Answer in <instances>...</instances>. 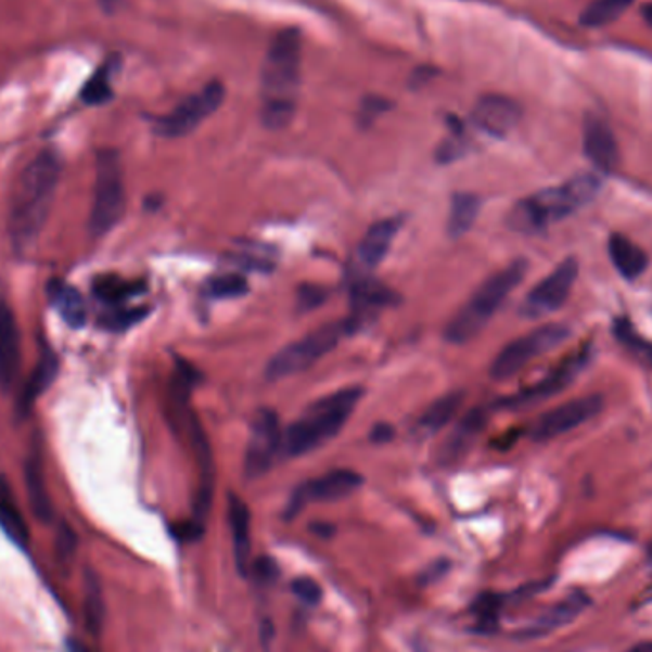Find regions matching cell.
Listing matches in <instances>:
<instances>
[{
  "mask_svg": "<svg viewBox=\"0 0 652 652\" xmlns=\"http://www.w3.org/2000/svg\"><path fill=\"white\" fill-rule=\"evenodd\" d=\"M60 174L62 161L52 150L40 151L25 166L10 205L9 231L16 251H27L39 239L52 210Z\"/></svg>",
  "mask_w": 652,
  "mask_h": 652,
  "instance_id": "obj_1",
  "label": "cell"
},
{
  "mask_svg": "<svg viewBox=\"0 0 652 652\" xmlns=\"http://www.w3.org/2000/svg\"><path fill=\"white\" fill-rule=\"evenodd\" d=\"M302 77V39L296 29H284L271 40L261 69V123L283 130L296 113Z\"/></svg>",
  "mask_w": 652,
  "mask_h": 652,
  "instance_id": "obj_2",
  "label": "cell"
},
{
  "mask_svg": "<svg viewBox=\"0 0 652 652\" xmlns=\"http://www.w3.org/2000/svg\"><path fill=\"white\" fill-rule=\"evenodd\" d=\"M599 188L601 181L598 176L581 174L559 188L542 189L515 203L508 216V223L513 231L533 235L588 205L598 195Z\"/></svg>",
  "mask_w": 652,
  "mask_h": 652,
  "instance_id": "obj_3",
  "label": "cell"
},
{
  "mask_svg": "<svg viewBox=\"0 0 652 652\" xmlns=\"http://www.w3.org/2000/svg\"><path fill=\"white\" fill-rule=\"evenodd\" d=\"M361 397V387H347L311 402L302 418L283 433L281 455L304 456L334 439Z\"/></svg>",
  "mask_w": 652,
  "mask_h": 652,
  "instance_id": "obj_4",
  "label": "cell"
},
{
  "mask_svg": "<svg viewBox=\"0 0 652 652\" xmlns=\"http://www.w3.org/2000/svg\"><path fill=\"white\" fill-rule=\"evenodd\" d=\"M527 269L525 259H515L508 268L488 277L487 281L473 292L472 298L448 321L445 338L456 346L472 342L487 327L511 292L517 289L523 277L527 276Z\"/></svg>",
  "mask_w": 652,
  "mask_h": 652,
  "instance_id": "obj_5",
  "label": "cell"
},
{
  "mask_svg": "<svg viewBox=\"0 0 652 652\" xmlns=\"http://www.w3.org/2000/svg\"><path fill=\"white\" fill-rule=\"evenodd\" d=\"M351 331L354 327L349 319L322 324L321 329L309 332L304 338L292 342L279 354L273 355L266 367V378L277 382L306 372L309 367H314L315 362L321 361L324 355L331 354L332 349L338 346L340 340Z\"/></svg>",
  "mask_w": 652,
  "mask_h": 652,
  "instance_id": "obj_6",
  "label": "cell"
},
{
  "mask_svg": "<svg viewBox=\"0 0 652 652\" xmlns=\"http://www.w3.org/2000/svg\"><path fill=\"white\" fill-rule=\"evenodd\" d=\"M126 208L125 176L115 150H103L95 161L94 205L90 213V231L103 236L123 220Z\"/></svg>",
  "mask_w": 652,
  "mask_h": 652,
  "instance_id": "obj_7",
  "label": "cell"
},
{
  "mask_svg": "<svg viewBox=\"0 0 652 652\" xmlns=\"http://www.w3.org/2000/svg\"><path fill=\"white\" fill-rule=\"evenodd\" d=\"M568 329L563 324H546L536 331L528 332L521 338L513 340L496 355L490 367V376L495 380H508L525 369L528 362L535 361L540 355L561 346L568 338Z\"/></svg>",
  "mask_w": 652,
  "mask_h": 652,
  "instance_id": "obj_8",
  "label": "cell"
},
{
  "mask_svg": "<svg viewBox=\"0 0 652 652\" xmlns=\"http://www.w3.org/2000/svg\"><path fill=\"white\" fill-rule=\"evenodd\" d=\"M226 98V88L218 80L206 85L197 94L189 95L188 100L170 111L165 117L157 118L155 132L163 138H181L197 128L214 111L220 110Z\"/></svg>",
  "mask_w": 652,
  "mask_h": 652,
  "instance_id": "obj_9",
  "label": "cell"
},
{
  "mask_svg": "<svg viewBox=\"0 0 652 652\" xmlns=\"http://www.w3.org/2000/svg\"><path fill=\"white\" fill-rule=\"evenodd\" d=\"M283 448V432L279 417L271 409H259L252 420L251 440L244 456L246 480H259L276 464Z\"/></svg>",
  "mask_w": 652,
  "mask_h": 652,
  "instance_id": "obj_10",
  "label": "cell"
},
{
  "mask_svg": "<svg viewBox=\"0 0 652 652\" xmlns=\"http://www.w3.org/2000/svg\"><path fill=\"white\" fill-rule=\"evenodd\" d=\"M576 277L578 261L574 258L563 259L550 276L544 277L542 281L528 292L521 306V315L527 319H540L546 315L555 314L573 291Z\"/></svg>",
  "mask_w": 652,
  "mask_h": 652,
  "instance_id": "obj_11",
  "label": "cell"
},
{
  "mask_svg": "<svg viewBox=\"0 0 652 652\" xmlns=\"http://www.w3.org/2000/svg\"><path fill=\"white\" fill-rule=\"evenodd\" d=\"M590 346L580 347L574 354L568 355L565 361L559 365L558 369L550 372V376L544 378L538 384L530 385L527 389L519 392V394L506 397L498 402V407L502 409H525L536 402L546 401L553 395L561 394L566 385L573 382L574 378L580 374L581 369L590 361Z\"/></svg>",
  "mask_w": 652,
  "mask_h": 652,
  "instance_id": "obj_12",
  "label": "cell"
},
{
  "mask_svg": "<svg viewBox=\"0 0 652 652\" xmlns=\"http://www.w3.org/2000/svg\"><path fill=\"white\" fill-rule=\"evenodd\" d=\"M601 409H603L601 395H586L565 405H559L536 420L530 437L535 440L555 439L559 435H565L573 432L574 427L590 422L591 418L598 417Z\"/></svg>",
  "mask_w": 652,
  "mask_h": 652,
  "instance_id": "obj_13",
  "label": "cell"
},
{
  "mask_svg": "<svg viewBox=\"0 0 652 652\" xmlns=\"http://www.w3.org/2000/svg\"><path fill=\"white\" fill-rule=\"evenodd\" d=\"M362 485V477L354 470H334L314 481H307L292 496L286 517L298 515L309 502H338L354 495Z\"/></svg>",
  "mask_w": 652,
  "mask_h": 652,
  "instance_id": "obj_14",
  "label": "cell"
},
{
  "mask_svg": "<svg viewBox=\"0 0 652 652\" xmlns=\"http://www.w3.org/2000/svg\"><path fill=\"white\" fill-rule=\"evenodd\" d=\"M16 315L0 294V387L9 392L22 365V344Z\"/></svg>",
  "mask_w": 652,
  "mask_h": 652,
  "instance_id": "obj_15",
  "label": "cell"
},
{
  "mask_svg": "<svg viewBox=\"0 0 652 652\" xmlns=\"http://www.w3.org/2000/svg\"><path fill=\"white\" fill-rule=\"evenodd\" d=\"M472 118L483 132L502 138L517 126L521 107L506 95H483L473 110Z\"/></svg>",
  "mask_w": 652,
  "mask_h": 652,
  "instance_id": "obj_16",
  "label": "cell"
},
{
  "mask_svg": "<svg viewBox=\"0 0 652 652\" xmlns=\"http://www.w3.org/2000/svg\"><path fill=\"white\" fill-rule=\"evenodd\" d=\"M584 153L593 166L603 172H611L621 161L618 143L611 126L598 115H588L584 123Z\"/></svg>",
  "mask_w": 652,
  "mask_h": 652,
  "instance_id": "obj_17",
  "label": "cell"
},
{
  "mask_svg": "<svg viewBox=\"0 0 652 652\" xmlns=\"http://www.w3.org/2000/svg\"><path fill=\"white\" fill-rule=\"evenodd\" d=\"M25 487H27V496H29V502H31L33 513L40 521H50L54 510H52V500L48 495L44 460H42L39 435L33 440L31 452L25 460Z\"/></svg>",
  "mask_w": 652,
  "mask_h": 652,
  "instance_id": "obj_18",
  "label": "cell"
},
{
  "mask_svg": "<svg viewBox=\"0 0 652 652\" xmlns=\"http://www.w3.org/2000/svg\"><path fill=\"white\" fill-rule=\"evenodd\" d=\"M229 527L233 536V555H235L236 571L241 576L251 574V511L246 503L235 495H229Z\"/></svg>",
  "mask_w": 652,
  "mask_h": 652,
  "instance_id": "obj_19",
  "label": "cell"
},
{
  "mask_svg": "<svg viewBox=\"0 0 652 652\" xmlns=\"http://www.w3.org/2000/svg\"><path fill=\"white\" fill-rule=\"evenodd\" d=\"M399 228H401V221L395 220V218H385V220L370 226L357 248V258L365 268H376L378 264L387 256Z\"/></svg>",
  "mask_w": 652,
  "mask_h": 652,
  "instance_id": "obj_20",
  "label": "cell"
},
{
  "mask_svg": "<svg viewBox=\"0 0 652 652\" xmlns=\"http://www.w3.org/2000/svg\"><path fill=\"white\" fill-rule=\"evenodd\" d=\"M487 425V412L483 409H473L465 414L460 424L456 425L455 432L450 433L443 447H440V462L450 464L456 462L458 458H462L465 450L472 447L473 439L483 432V427Z\"/></svg>",
  "mask_w": 652,
  "mask_h": 652,
  "instance_id": "obj_21",
  "label": "cell"
},
{
  "mask_svg": "<svg viewBox=\"0 0 652 652\" xmlns=\"http://www.w3.org/2000/svg\"><path fill=\"white\" fill-rule=\"evenodd\" d=\"M399 294L392 291L389 286L378 283V281H355L354 289H351V304H354V319H349V322L357 327V322L361 319L362 315L372 314L378 309H384V307L395 306L399 302Z\"/></svg>",
  "mask_w": 652,
  "mask_h": 652,
  "instance_id": "obj_22",
  "label": "cell"
},
{
  "mask_svg": "<svg viewBox=\"0 0 652 652\" xmlns=\"http://www.w3.org/2000/svg\"><path fill=\"white\" fill-rule=\"evenodd\" d=\"M609 256L613 259L614 268L628 281H636L637 277L643 276L649 268L647 252L621 233H614L609 239Z\"/></svg>",
  "mask_w": 652,
  "mask_h": 652,
  "instance_id": "obj_23",
  "label": "cell"
},
{
  "mask_svg": "<svg viewBox=\"0 0 652 652\" xmlns=\"http://www.w3.org/2000/svg\"><path fill=\"white\" fill-rule=\"evenodd\" d=\"M591 599L584 593V591H573L565 601H561L555 606H551L548 613L540 616L538 621L530 626L528 631H525V636H544V634H550L553 629L566 626L568 622H573L576 616H580L588 606H590Z\"/></svg>",
  "mask_w": 652,
  "mask_h": 652,
  "instance_id": "obj_24",
  "label": "cell"
},
{
  "mask_svg": "<svg viewBox=\"0 0 652 652\" xmlns=\"http://www.w3.org/2000/svg\"><path fill=\"white\" fill-rule=\"evenodd\" d=\"M48 298L52 302V306L57 309V314L62 315L63 321L67 322L72 329H80L87 322V304L85 298L80 296L77 289H73L63 281H52L48 284Z\"/></svg>",
  "mask_w": 652,
  "mask_h": 652,
  "instance_id": "obj_25",
  "label": "cell"
},
{
  "mask_svg": "<svg viewBox=\"0 0 652 652\" xmlns=\"http://www.w3.org/2000/svg\"><path fill=\"white\" fill-rule=\"evenodd\" d=\"M57 369H60V362H57V357L50 349L40 355L39 365L33 370L29 382L25 384L24 392L20 395L17 410H20L22 417H25L33 409L35 401L39 399L40 395L47 392L48 385L54 382Z\"/></svg>",
  "mask_w": 652,
  "mask_h": 652,
  "instance_id": "obj_26",
  "label": "cell"
},
{
  "mask_svg": "<svg viewBox=\"0 0 652 652\" xmlns=\"http://www.w3.org/2000/svg\"><path fill=\"white\" fill-rule=\"evenodd\" d=\"M462 402H464L462 392L443 395L422 414L420 422H418V432L424 433V435H433V433L439 432L458 414Z\"/></svg>",
  "mask_w": 652,
  "mask_h": 652,
  "instance_id": "obj_27",
  "label": "cell"
},
{
  "mask_svg": "<svg viewBox=\"0 0 652 652\" xmlns=\"http://www.w3.org/2000/svg\"><path fill=\"white\" fill-rule=\"evenodd\" d=\"M0 528L14 540L17 546L27 548L29 544V528L25 525L22 511L17 510L14 498L10 495V488L0 481Z\"/></svg>",
  "mask_w": 652,
  "mask_h": 652,
  "instance_id": "obj_28",
  "label": "cell"
},
{
  "mask_svg": "<svg viewBox=\"0 0 652 652\" xmlns=\"http://www.w3.org/2000/svg\"><path fill=\"white\" fill-rule=\"evenodd\" d=\"M481 210V201L473 193H456L448 216V233L462 236L472 229Z\"/></svg>",
  "mask_w": 652,
  "mask_h": 652,
  "instance_id": "obj_29",
  "label": "cell"
},
{
  "mask_svg": "<svg viewBox=\"0 0 652 652\" xmlns=\"http://www.w3.org/2000/svg\"><path fill=\"white\" fill-rule=\"evenodd\" d=\"M85 621L92 634H100L105 621V601H103L102 584L92 571L85 573Z\"/></svg>",
  "mask_w": 652,
  "mask_h": 652,
  "instance_id": "obj_30",
  "label": "cell"
},
{
  "mask_svg": "<svg viewBox=\"0 0 652 652\" xmlns=\"http://www.w3.org/2000/svg\"><path fill=\"white\" fill-rule=\"evenodd\" d=\"M636 0H593L588 9L581 12L580 24L586 27H605L614 24L622 14L628 12Z\"/></svg>",
  "mask_w": 652,
  "mask_h": 652,
  "instance_id": "obj_31",
  "label": "cell"
},
{
  "mask_svg": "<svg viewBox=\"0 0 652 652\" xmlns=\"http://www.w3.org/2000/svg\"><path fill=\"white\" fill-rule=\"evenodd\" d=\"M117 57H110L107 62L103 63L102 67L94 73V77L88 80L80 98L87 105H102V103L110 102L113 98V87H111V79H113V73L117 67Z\"/></svg>",
  "mask_w": 652,
  "mask_h": 652,
  "instance_id": "obj_32",
  "label": "cell"
},
{
  "mask_svg": "<svg viewBox=\"0 0 652 652\" xmlns=\"http://www.w3.org/2000/svg\"><path fill=\"white\" fill-rule=\"evenodd\" d=\"M143 291V284L128 283L118 277L105 276L98 277L92 286L95 298L105 302L110 306H118L125 299L132 298L138 292Z\"/></svg>",
  "mask_w": 652,
  "mask_h": 652,
  "instance_id": "obj_33",
  "label": "cell"
},
{
  "mask_svg": "<svg viewBox=\"0 0 652 652\" xmlns=\"http://www.w3.org/2000/svg\"><path fill=\"white\" fill-rule=\"evenodd\" d=\"M614 334H616V338H618L622 346L628 347L631 354H636L644 365H649L652 369V344L641 338L634 331V327H631V322L628 319H618V321L614 322Z\"/></svg>",
  "mask_w": 652,
  "mask_h": 652,
  "instance_id": "obj_34",
  "label": "cell"
},
{
  "mask_svg": "<svg viewBox=\"0 0 652 652\" xmlns=\"http://www.w3.org/2000/svg\"><path fill=\"white\" fill-rule=\"evenodd\" d=\"M206 292L213 298H241L243 294L248 292V283H246L244 277L228 273V276L210 279L206 284Z\"/></svg>",
  "mask_w": 652,
  "mask_h": 652,
  "instance_id": "obj_35",
  "label": "cell"
},
{
  "mask_svg": "<svg viewBox=\"0 0 652 652\" xmlns=\"http://www.w3.org/2000/svg\"><path fill=\"white\" fill-rule=\"evenodd\" d=\"M473 614L477 616V631L493 634L498 628V613H500V598L498 596H483L475 601Z\"/></svg>",
  "mask_w": 652,
  "mask_h": 652,
  "instance_id": "obj_36",
  "label": "cell"
},
{
  "mask_svg": "<svg viewBox=\"0 0 652 652\" xmlns=\"http://www.w3.org/2000/svg\"><path fill=\"white\" fill-rule=\"evenodd\" d=\"M148 307H135V309H113L102 317V327L107 331H126L148 317Z\"/></svg>",
  "mask_w": 652,
  "mask_h": 652,
  "instance_id": "obj_37",
  "label": "cell"
},
{
  "mask_svg": "<svg viewBox=\"0 0 652 652\" xmlns=\"http://www.w3.org/2000/svg\"><path fill=\"white\" fill-rule=\"evenodd\" d=\"M292 593L299 599V601H304L306 605H317V603H321L322 599V588L319 581L314 580V578H309V576H302V578H296V580L292 581Z\"/></svg>",
  "mask_w": 652,
  "mask_h": 652,
  "instance_id": "obj_38",
  "label": "cell"
},
{
  "mask_svg": "<svg viewBox=\"0 0 652 652\" xmlns=\"http://www.w3.org/2000/svg\"><path fill=\"white\" fill-rule=\"evenodd\" d=\"M279 565H277L276 561L271 558H258L251 566V574L248 576H254L259 584H271V581L277 580V576H279Z\"/></svg>",
  "mask_w": 652,
  "mask_h": 652,
  "instance_id": "obj_39",
  "label": "cell"
},
{
  "mask_svg": "<svg viewBox=\"0 0 652 652\" xmlns=\"http://www.w3.org/2000/svg\"><path fill=\"white\" fill-rule=\"evenodd\" d=\"M460 130H456V135L447 138L445 142L440 143L439 150H437V161L439 163H452L458 157H462L464 153V142L460 138Z\"/></svg>",
  "mask_w": 652,
  "mask_h": 652,
  "instance_id": "obj_40",
  "label": "cell"
},
{
  "mask_svg": "<svg viewBox=\"0 0 652 652\" xmlns=\"http://www.w3.org/2000/svg\"><path fill=\"white\" fill-rule=\"evenodd\" d=\"M324 299H327V291L317 284H304L298 291V306L304 311L321 306Z\"/></svg>",
  "mask_w": 652,
  "mask_h": 652,
  "instance_id": "obj_41",
  "label": "cell"
},
{
  "mask_svg": "<svg viewBox=\"0 0 652 652\" xmlns=\"http://www.w3.org/2000/svg\"><path fill=\"white\" fill-rule=\"evenodd\" d=\"M203 530H205V527L193 519V521L180 523V525L172 527V535L176 538H180L181 542H195V540H199L203 536Z\"/></svg>",
  "mask_w": 652,
  "mask_h": 652,
  "instance_id": "obj_42",
  "label": "cell"
},
{
  "mask_svg": "<svg viewBox=\"0 0 652 652\" xmlns=\"http://www.w3.org/2000/svg\"><path fill=\"white\" fill-rule=\"evenodd\" d=\"M387 107H389V103L385 102V100H380V98H369V100L362 102L361 105L362 123H372V120H374L380 113H384Z\"/></svg>",
  "mask_w": 652,
  "mask_h": 652,
  "instance_id": "obj_43",
  "label": "cell"
},
{
  "mask_svg": "<svg viewBox=\"0 0 652 652\" xmlns=\"http://www.w3.org/2000/svg\"><path fill=\"white\" fill-rule=\"evenodd\" d=\"M395 430L389 424H378L372 427L370 432V440H374L378 445L387 443V440L394 439Z\"/></svg>",
  "mask_w": 652,
  "mask_h": 652,
  "instance_id": "obj_44",
  "label": "cell"
},
{
  "mask_svg": "<svg viewBox=\"0 0 652 652\" xmlns=\"http://www.w3.org/2000/svg\"><path fill=\"white\" fill-rule=\"evenodd\" d=\"M75 548V535H73L72 530L67 527H63L62 535H60V550L62 551H73Z\"/></svg>",
  "mask_w": 652,
  "mask_h": 652,
  "instance_id": "obj_45",
  "label": "cell"
},
{
  "mask_svg": "<svg viewBox=\"0 0 652 652\" xmlns=\"http://www.w3.org/2000/svg\"><path fill=\"white\" fill-rule=\"evenodd\" d=\"M271 639H273V626H271V622L266 621L261 624V643H264V647H268Z\"/></svg>",
  "mask_w": 652,
  "mask_h": 652,
  "instance_id": "obj_46",
  "label": "cell"
},
{
  "mask_svg": "<svg viewBox=\"0 0 652 652\" xmlns=\"http://www.w3.org/2000/svg\"><path fill=\"white\" fill-rule=\"evenodd\" d=\"M67 651L69 652H94L90 647H87L85 643H80L77 639H69L67 641Z\"/></svg>",
  "mask_w": 652,
  "mask_h": 652,
  "instance_id": "obj_47",
  "label": "cell"
},
{
  "mask_svg": "<svg viewBox=\"0 0 652 652\" xmlns=\"http://www.w3.org/2000/svg\"><path fill=\"white\" fill-rule=\"evenodd\" d=\"M100 4H102V9L107 12V14H113V12H117L118 7L123 4V0H100Z\"/></svg>",
  "mask_w": 652,
  "mask_h": 652,
  "instance_id": "obj_48",
  "label": "cell"
},
{
  "mask_svg": "<svg viewBox=\"0 0 652 652\" xmlns=\"http://www.w3.org/2000/svg\"><path fill=\"white\" fill-rule=\"evenodd\" d=\"M311 528H314L315 535L332 536V533H334V528L331 525H314Z\"/></svg>",
  "mask_w": 652,
  "mask_h": 652,
  "instance_id": "obj_49",
  "label": "cell"
},
{
  "mask_svg": "<svg viewBox=\"0 0 652 652\" xmlns=\"http://www.w3.org/2000/svg\"><path fill=\"white\" fill-rule=\"evenodd\" d=\"M629 652H652V643L637 644L636 649Z\"/></svg>",
  "mask_w": 652,
  "mask_h": 652,
  "instance_id": "obj_50",
  "label": "cell"
},
{
  "mask_svg": "<svg viewBox=\"0 0 652 652\" xmlns=\"http://www.w3.org/2000/svg\"><path fill=\"white\" fill-rule=\"evenodd\" d=\"M643 16L644 20H647V22H649V24L652 25V2L651 4H647V7H644Z\"/></svg>",
  "mask_w": 652,
  "mask_h": 652,
  "instance_id": "obj_51",
  "label": "cell"
},
{
  "mask_svg": "<svg viewBox=\"0 0 652 652\" xmlns=\"http://www.w3.org/2000/svg\"><path fill=\"white\" fill-rule=\"evenodd\" d=\"M651 553H652V548H651Z\"/></svg>",
  "mask_w": 652,
  "mask_h": 652,
  "instance_id": "obj_52",
  "label": "cell"
}]
</instances>
